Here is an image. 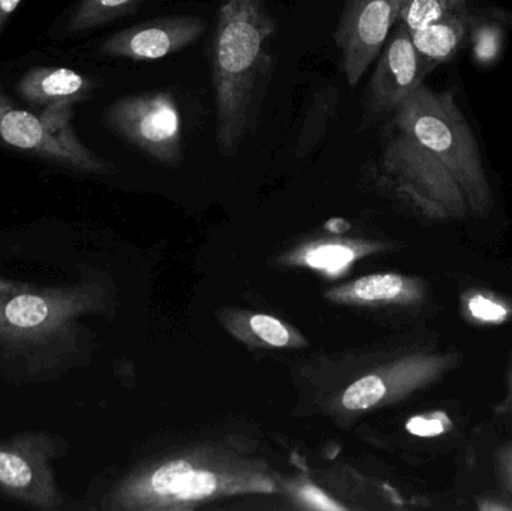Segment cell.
Returning <instances> with one entry per match:
<instances>
[{"instance_id":"obj_17","label":"cell","mask_w":512,"mask_h":511,"mask_svg":"<svg viewBox=\"0 0 512 511\" xmlns=\"http://www.w3.org/2000/svg\"><path fill=\"white\" fill-rule=\"evenodd\" d=\"M469 42L478 62H493L501 53L502 27L498 23H489L477 17L469 33Z\"/></svg>"},{"instance_id":"obj_3","label":"cell","mask_w":512,"mask_h":511,"mask_svg":"<svg viewBox=\"0 0 512 511\" xmlns=\"http://www.w3.org/2000/svg\"><path fill=\"white\" fill-rule=\"evenodd\" d=\"M90 305L83 287H38L0 275V351L35 371L53 366Z\"/></svg>"},{"instance_id":"obj_6","label":"cell","mask_w":512,"mask_h":511,"mask_svg":"<svg viewBox=\"0 0 512 511\" xmlns=\"http://www.w3.org/2000/svg\"><path fill=\"white\" fill-rule=\"evenodd\" d=\"M108 125L161 161L173 162L182 146V114L168 92L140 93L114 102L107 111Z\"/></svg>"},{"instance_id":"obj_14","label":"cell","mask_w":512,"mask_h":511,"mask_svg":"<svg viewBox=\"0 0 512 511\" xmlns=\"http://www.w3.org/2000/svg\"><path fill=\"white\" fill-rule=\"evenodd\" d=\"M141 0H84L71 21L72 30L101 26L134 11Z\"/></svg>"},{"instance_id":"obj_13","label":"cell","mask_w":512,"mask_h":511,"mask_svg":"<svg viewBox=\"0 0 512 511\" xmlns=\"http://www.w3.org/2000/svg\"><path fill=\"white\" fill-rule=\"evenodd\" d=\"M465 9L469 0H403L397 21L412 32Z\"/></svg>"},{"instance_id":"obj_18","label":"cell","mask_w":512,"mask_h":511,"mask_svg":"<svg viewBox=\"0 0 512 511\" xmlns=\"http://www.w3.org/2000/svg\"><path fill=\"white\" fill-rule=\"evenodd\" d=\"M216 483L215 476L206 471L188 470L174 483L171 489V495L183 498V500H200L207 495L215 492Z\"/></svg>"},{"instance_id":"obj_22","label":"cell","mask_w":512,"mask_h":511,"mask_svg":"<svg viewBox=\"0 0 512 511\" xmlns=\"http://www.w3.org/2000/svg\"><path fill=\"white\" fill-rule=\"evenodd\" d=\"M191 464L185 461L171 462V464L164 465L159 468L152 477L153 491L161 495H171L174 483L177 482L180 476L186 471L191 470Z\"/></svg>"},{"instance_id":"obj_2","label":"cell","mask_w":512,"mask_h":511,"mask_svg":"<svg viewBox=\"0 0 512 511\" xmlns=\"http://www.w3.org/2000/svg\"><path fill=\"white\" fill-rule=\"evenodd\" d=\"M276 24L265 0H222L212 45L216 137L236 150L248 131L251 105Z\"/></svg>"},{"instance_id":"obj_10","label":"cell","mask_w":512,"mask_h":511,"mask_svg":"<svg viewBox=\"0 0 512 511\" xmlns=\"http://www.w3.org/2000/svg\"><path fill=\"white\" fill-rule=\"evenodd\" d=\"M477 15L465 9L447 15L423 29L412 30V42L430 68L453 59L469 41Z\"/></svg>"},{"instance_id":"obj_11","label":"cell","mask_w":512,"mask_h":511,"mask_svg":"<svg viewBox=\"0 0 512 511\" xmlns=\"http://www.w3.org/2000/svg\"><path fill=\"white\" fill-rule=\"evenodd\" d=\"M90 89L89 81L71 69H35L18 84V92L32 102L71 101Z\"/></svg>"},{"instance_id":"obj_27","label":"cell","mask_w":512,"mask_h":511,"mask_svg":"<svg viewBox=\"0 0 512 511\" xmlns=\"http://www.w3.org/2000/svg\"><path fill=\"white\" fill-rule=\"evenodd\" d=\"M21 0H0V26L15 11Z\"/></svg>"},{"instance_id":"obj_23","label":"cell","mask_w":512,"mask_h":511,"mask_svg":"<svg viewBox=\"0 0 512 511\" xmlns=\"http://www.w3.org/2000/svg\"><path fill=\"white\" fill-rule=\"evenodd\" d=\"M469 311L472 312L475 318H480L484 321H501L504 320L505 312L504 306L492 302L490 299L477 296L469 302Z\"/></svg>"},{"instance_id":"obj_16","label":"cell","mask_w":512,"mask_h":511,"mask_svg":"<svg viewBox=\"0 0 512 511\" xmlns=\"http://www.w3.org/2000/svg\"><path fill=\"white\" fill-rule=\"evenodd\" d=\"M388 392H390V386L384 378L378 377V375H367V377L355 381L346 390L343 395V405L348 410H366V408L381 404L387 398Z\"/></svg>"},{"instance_id":"obj_20","label":"cell","mask_w":512,"mask_h":511,"mask_svg":"<svg viewBox=\"0 0 512 511\" xmlns=\"http://www.w3.org/2000/svg\"><path fill=\"white\" fill-rule=\"evenodd\" d=\"M251 327L256 336L273 347H285L289 342V332L276 318L268 315H255L251 320Z\"/></svg>"},{"instance_id":"obj_4","label":"cell","mask_w":512,"mask_h":511,"mask_svg":"<svg viewBox=\"0 0 512 511\" xmlns=\"http://www.w3.org/2000/svg\"><path fill=\"white\" fill-rule=\"evenodd\" d=\"M57 438L47 432H21L0 441V492L12 501L44 511L62 509L51 461Z\"/></svg>"},{"instance_id":"obj_15","label":"cell","mask_w":512,"mask_h":511,"mask_svg":"<svg viewBox=\"0 0 512 511\" xmlns=\"http://www.w3.org/2000/svg\"><path fill=\"white\" fill-rule=\"evenodd\" d=\"M337 93L336 90L328 89L322 90L318 93L312 107H310L309 114L304 120L303 129H301L300 138H298V146L307 147L315 141L321 140L327 129L328 122L333 117L334 110H336Z\"/></svg>"},{"instance_id":"obj_19","label":"cell","mask_w":512,"mask_h":511,"mask_svg":"<svg viewBox=\"0 0 512 511\" xmlns=\"http://www.w3.org/2000/svg\"><path fill=\"white\" fill-rule=\"evenodd\" d=\"M354 260V252L346 246L328 245L319 246L307 252L306 263L315 269L340 272Z\"/></svg>"},{"instance_id":"obj_25","label":"cell","mask_w":512,"mask_h":511,"mask_svg":"<svg viewBox=\"0 0 512 511\" xmlns=\"http://www.w3.org/2000/svg\"><path fill=\"white\" fill-rule=\"evenodd\" d=\"M301 495H303L304 500L310 504V506L315 507V509L321 510H342V507L334 504L327 495L322 494L319 489L312 488V486H307L301 491Z\"/></svg>"},{"instance_id":"obj_12","label":"cell","mask_w":512,"mask_h":511,"mask_svg":"<svg viewBox=\"0 0 512 511\" xmlns=\"http://www.w3.org/2000/svg\"><path fill=\"white\" fill-rule=\"evenodd\" d=\"M354 296L366 302H390V300L418 297L417 282H409L399 275H370L354 284Z\"/></svg>"},{"instance_id":"obj_21","label":"cell","mask_w":512,"mask_h":511,"mask_svg":"<svg viewBox=\"0 0 512 511\" xmlns=\"http://www.w3.org/2000/svg\"><path fill=\"white\" fill-rule=\"evenodd\" d=\"M453 428V423L445 414L436 413L430 417L418 416L409 420L406 429L417 437H438Z\"/></svg>"},{"instance_id":"obj_5","label":"cell","mask_w":512,"mask_h":511,"mask_svg":"<svg viewBox=\"0 0 512 511\" xmlns=\"http://www.w3.org/2000/svg\"><path fill=\"white\" fill-rule=\"evenodd\" d=\"M68 119V110L63 114L51 110L39 119L29 111L14 107L0 92V140L3 143L75 170L101 173L105 170L104 162L77 140Z\"/></svg>"},{"instance_id":"obj_1","label":"cell","mask_w":512,"mask_h":511,"mask_svg":"<svg viewBox=\"0 0 512 511\" xmlns=\"http://www.w3.org/2000/svg\"><path fill=\"white\" fill-rule=\"evenodd\" d=\"M391 114L382 164L400 191L435 219L486 216L492 186L454 93L423 83Z\"/></svg>"},{"instance_id":"obj_7","label":"cell","mask_w":512,"mask_h":511,"mask_svg":"<svg viewBox=\"0 0 512 511\" xmlns=\"http://www.w3.org/2000/svg\"><path fill=\"white\" fill-rule=\"evenodd\" d=\"M403 0H348L334 41L349 86H357L399 20Z\"/></svg>"},{"instance_id":"obj_24","label":"cell","mask_w":512,"mask_h":511,"mask_svg":"<svg viewBox=\"0 0 512 511\" xmlns=\"http://www.w3.org/2000/svg\"><path fill=\"white\" fill-rule=\"evenodd\" d=\"M496 474L499 485L512 492V443L502 447L496 455Z\"/></svg>"},{"instance_id":"obj_9","label":"cell","mask_w":512,"mask_h":511,"mask_svg":"<svg viewBox=\"0 0 512 511\" xmlns=\"http://www.w3.org/2000/svg\"><path fill=\"white\" fill-rule=\"evenodd\" d=\"M206 32V23L198 17L176 15L137 24L111 36L102 53L126 57L137 62H152L185 50Z\"/></svg>"},{"instance_id":"obj_26","label":"cell","mask_w":512,"mask_h":511,"mask_svg":"<svg viewBox=\"0 0 512 511\" xmlns=\"http://www.w3.org/2000/svg\"><path fill=\"white\" fill-rule=\"evenodd\" d=\"M498 414L501 416H512V363L510 372H508L507 395L498 405Z\"/></svg>"},{"instance_id":"obj_8","label":"cell","mask_w":512,"mask_h":511,"mask_svg":"<svg viewBox=\"0 0 512 511\" xmlns=\"http://www.w3.org/2000/svg\"><path fill=\"white\" fill-rule=\"evenodd\" d=\"M430 66L412 42L408 27L397 21L382 45L369 83V108L376 114L393 113L423 84Z\"/></svg>"}]
</instances>
